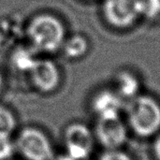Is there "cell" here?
Segmentation results:
<instances>
[{
    "label": "cell",
    "instance_id": "6da1fadb",
    "mask_svg": "<svg viewBox=\"0 0 160 160\" xmlns=\"http://www.w3.org/2000/svg\"><path fill=\"white\" fill-rule=\"evenodd\" d=\"M127 112L128 125L139 137L148 138L160 130V104L153 97H134L130 99Z\"/></svg>",
    "mask_w": 160,
    "mask_h": 160
},
{
    "label": "cell",
    "instance_id": "7a4b0ae2",
    "mask_svg": "<svg viewBox=\"0 0 160 160\" xmlns=\"http://www.w3.org/2000/svg\"><path fill=\"white\" fill-rule=\"evenodd\" d=\"M28 33L33 43L42 51L54 52L64 43V27L51 15L36 17L30 23Z\"/></svg>",
    "mask_w": 160,
    "mask_h": 160
},
{
    "label": "cell",
    "instance_id": "3957f363",
    "mask_svg": "<svg viewBox=\"0 0 160 160\" xmlns=\"http://www.w3.org/2000/svg\"><path fill=\"white\" fill-rule=\"evenodd\" d=\"M16 146L27 160H52L53 151L47 136L34 128L23 129L18 139Z\"/></svg>",
    "mask_w": 160,
    "mask_h": 160
},
{
    "label": "cell",
    "instance_id": "277c9868",
    "mask_svg": "<svg viewBox=\"0 0 160 160\" xmlns=\"http://www.w3.org/2000/svg\"><path fill=\"white\" fill-rule=\"evenodd\" d=\"M67 154L75 160L87 159L95 145V138L92 131L82 123L69 125L64 135Z\"/></svg>",
    "mask_w": 160,
    "mask_h": 160
},
{
    "label": "cell",
    "instance_id": "5b68a950",
    "mask_svg": "<svg viewBox=\"0 0 160 160\" xmlns=\"http://www.w3.org/2000/svg\"><path fill=\"white\" fill-rule=\"evenodd\" d=\"M98 142L106 149H120L128 140V128L118 116L98 118L95 129Z\"/></svg>",
    "mask_w": 160,
    "mask_h": 160
},
{
    "label": "cell",
    "instance_id": "8992f818",
    "mask_svg": "<svg viewBox=\"0 0 160 160\" xmlns=\"http://www.w3.org/2000/svg\"><path fill=\"white\" fill-rule=\"evenodd\" d=\"M103 11L112 25L128 27L139 17L138 0H105Z\"/></svg>",
    "mask_w": 160,
    "mask_h": 160
},
{
    "label": "cell",
    "instance_id": "52a82bcc",
    "mask_svg": "<svg viewBox=\"0 0 160 160\" xmlns=\"http://www.w3.org/2000/svg\"><path fill=\"white\" fill-rule=\"evenodd\" d=\"M29 71L34 85L41 92H52L59 85V69L50 60H36Z\"/></svg>",
    "mask_w": 160,
    "mask_h": 160
},
{
    "label": "cell",
    "instance_id": "ba28073f",
    "mask_svg": "<svg viewBox=\"0 0 160 160\" xmlns=\"http://www.w3.org/2000/svg\"><path fill=\"white\" fill-rule=\"evenodd\" d=\"M123 106L122 98L114 91L101 90L92 99L91 107L98 118L120 115Z\"/></svg>",
    "mask_w": 160,
    "mask_h": 160
},
{
    "label": "cell",
    "instance_id": "9c48e42d",
    "mask_svg": "<svg viewBox=\"0 0 160 160\" xmlns=\"http://www.w3.org/2000/svg\"><path fill=\"white\" fill-rule=\"evenodd\" d=\"M116 93L122 98H133L139 95L141 83L139 79L131 72L124 70L117 74L115 79Z\"/></svg>",
    "mask_w": 160,
    "mask_h": 160
},
{
    "label": "cell",
    "instance_id": "30bf717a",
    "mask_svg": "<svg viewBox=\"0 0 160 160\" xmlns=\"http://www.w3.org/2000/svg\"><path fill=\"white\" fill-rule=\"evenodd\" d=\"M88 49L87 41L81 36H75L71 38L65 45L64 51L67 56L70 58H79L85 54Z\"/></svg>",
    "mask_w": 160,
    "mask_h": 160
},
{
    "label": "cell",
    "instance_id": "8fae6325",
    "mask_svg": "<svg viewBox=\"0 0 160 160\" xmlns=\"http://www.w3.org/2000/svg\"><path fill=\"white\" fill-rule=\"evenodd\" d=\"M139 16L155 19L160 15V0H138Z\"/></svg>",
    "mask_w": 160,
    "mask_h": 160
},
{
    "label": "cell",
    "instance_id": "7c38bea8",
    "mask_svg": "<svg viewBox=\"0 0 160 160\" xmlns=\"http://www.w3.org/2000/svg\"><path fill=\"white\" fill-rule=\"evenodd\" d=\"M16 127V120L11 112L0 106V136H9Z\"/></svg>",
    "mask_w": 160,
    "mask_h": 160
},
{
    "label": "cell",
    "instance_id": "4fadbf2b",
    "mask_svg": "<svg viewBox=\"0 0 160 160\" xmlns=\"http://www.w3.org/2000/svg\"><path fill=\"white\" fill-rule=\"evenodd\" d=\"M15 151V146L9 136H0V160L9 159Z\"/></svg>",
    "mask_w": 160,
    "mask_h": 160
},
{
    "label": "cell",
    "instance_id": "5bb4252c",
    "mask_svg": "<svg viewBox=\"0 0 160 160\" xmlns=\"http://www.w3.org/2000/svg\"><path fill=\"white\" fill-rule=\"evenodd\" d=\"M98 160H133L127 153L121 151L120 149L106 150L99 157Z\"/></svg>",
    "mask_w": 160,
    "mask_h": 160
},
{
    "label": "cell",
    "instance_id": "9a60e30c",
    "mask_svg": "<svg viewBox=\"0 0 160 160\" xmlns=\"http://www.w3.org/2000/svg\"><path fill=\"white\" fill-rule=\"evenodd\" d=\"M35 61L36 59H34L31 55H28L26 52H19L18 56L14 59V63L17 68L23 70H29Z\"/></svg>",
    "mask_w": 160,
    "mask_h": 160
},
{
    "label": "cell",
    "instance_id": "2e32d148",
    "mask_svg": "<svg viewBox=\"0 0 160 160\" xmlns=\"http://www.w3.org/2000/svg\"><path fill=\"white\" fill-rule=\"evenodd\" d=\"M154 154H155L157 159L160 160V134L157 137V139L154 142Z\"/></svg>",
    "mask_w": 160,
    "mask_h": 160
},
{
    "label": "cell",
    "instance_id": "e0dca14e",
    "mask_svg": "<svg viewBox=\"0 0 160 160\" xmlns=\"http://www.w3.org/2000/svg\"><path fill=\"white\" fill-rule=\"evenodd\" d=\"M52 160H75L74 158H72L70 156H68V154H65V155H59L57 157H54L52 158Z\"/></svg>",
    "mask_w": 160,
    "mask_h": 160
},
{
    "label": "cell",
    "instance_id": "ac0fdd59",
    "mask_svg": "<svg viewBox=\"0 0 160 160\" xmlns=\"http://www.w3.org/2000/svg\"><path fill=\"white\" fill-rule=\"evenodd\" d=\"M2 84H3V81H2V76H1V74H0V92H1Z\"/></svg>",
    "mask_w": 160,
    "mask_h": 160
}]
</instances>
